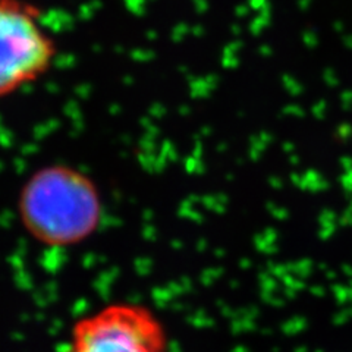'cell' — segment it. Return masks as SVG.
I'll use <instances>...</instances> for the list:
<instances>
[{"label": "cell", "instance_id": "3957f363", "mask_svg": "<svg viewBox=\"0 0 352 352\" xmlns=\"http://www.w3.org/2000/svg\"><path fill=\"white\" fill-rule=\"evenodd\" d=\"M65 352H172L168 330L150 307L118 301L82 316Z\"/></svg>", "mask_w": 352, "mask_h": 352}, {"label": "cell", "instance_id": "7a4b0ae2", "mask_svg": "<svg viewBox=\"0 0 352 352\" xmlns=\"http://www.w3.org/2000/svg\"><path fill=\"white\" fill-rule=\"evenodd\" d=\"M43 10L30 0H0V100L43 80L58 60Z\"/></svg>", "mask_w": 352, "mask_h": 352}, {"label": "cell", "instance_id": "6da1fadb", "mask_svg": "<svg viewBox=\"0 0 352 352\" xmlns=\"http://www.w3.org/2000/svg\"><path fill=\"white\" fill-rule=\"evenodd\" d=\"M18 217L30 238L49 248H71L103 223V198L87 173L53 163L32 172L18 194Z\"/></svg>", "mask_w": 352, "mask_h": 352}]
</instances>
